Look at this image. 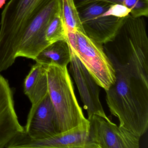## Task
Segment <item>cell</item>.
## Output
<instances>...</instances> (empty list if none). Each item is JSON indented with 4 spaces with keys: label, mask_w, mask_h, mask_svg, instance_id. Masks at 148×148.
<instances>
[{
    "label": "cell",
    "mask_w": 148,
    "mask_h": 148,
    "mask_svg": "<svg viewBox=\"0 0 148 148\" xmlns=\"http://www.w3.org/2000/svg\"><path fill=\"white\" fill-rule=\"evenodd\" d=\"M116 73L115 83L106 90V101L119 126L140 138L148 127V85L136 77L128 66L106 53Z\"/></svg>",
    "instance_id": "cell-1"
},
{
    "label": "cell",
    "mask_w": 148,
    "mask_h": 148,
    "mask_svg": "<svg viewBox=\"0 0 148 148\" xmlns=\"http://www.w3.org/2000/svg\"><path fill=\"white\" fill-rule=\"evenodd\" d=\"M52 0H10L1 13L0 28V73L17 58L21 41L27 27Z\"/></svg>",
    "instance_id": "cell-2"
},
{
    "label": "cell",
    "mask_w": 148,
    "mask_h": 148,
    "mask_svg": "<svg viewBox=\"0 0 148 148\" xmlns=\"http://www.w3.org/2000/svg\"><path fill=\"white\" fill-rule=\"evenodd\" d=\"M103 46L105 52L126 60L133 75L148 85V38L144 18L129 14L114 39Z\"/></svg>",
    "instance_id": "cell-3"
},
{
    "label": "cell",
    "mask_w": 148,
    "mask_h": 148,
    "mask_svg": "<svg viewBox=\"0 0 148 148\" xmlns=\"http://www.w3.org/2000/svg\"><path fill=\"white\" fill-rule=\"evenodd\" d=\"M48 93L55 109L59 132L73 129L88 120L84 116L74 91L67 66H47Z\"/></svg>",
    "instance_id": "cell-4"
},
{
    "label": "cell",
    "mask_w": 148,
    "mask_h": 148,
    "mask_svg": "<svg viewBox=\"0 0 148 148\" xmlns=\"http://www.w3.org/2000/svg\"><path fill=\"white\" fill-rule=\"evenodd\" d=\"M66 41L100 87L106 90L114 84L115 69L103 45L77 31L67 33Z\"/></svg>",
    "instance_id": "cell-5"
},
{
    "label": "cell",
    "mask_w": 148,
    "mask_h": 148,
    "mask_svg": "<svg viewBox=\"0 0 148 148\" xmlns=\"http://www.w3.org/2000/svg\"><path fill=\"white\" fill-rule=\"evenodd\" d=\"M111 4L96 1L77 8L85 34L102 45L114 39L126 18L108 15Z\"/></svg>",
    "instance_id": "cell-6"
},
{
    "label": "cell",
    "mask_w": 148,
    "mask_h": 148,
    "mask_svg": "<svg viewBox=\"0 0 148 148\" xmlns=\"http://www.w3.org/2000/svg\"><path fill=\"white\" fill-rule=\"evenodd\" d=\"M89 122L86 148H138L140 138L112 123L108 117L93 114Z\"/></svg>",
    "instance_id": "cell-7"
},
{
    "label": "cell",
    "mask_w": 148,
    "mask_h": 148,
    "mask_svg": "<svg viewBox=\"0 0 148 148\" xmlns=\"http://www.w3.org/2000/svg\"><path fill=\"white\" fill-rule=\"evenodd\" d=\"M61 10V0H52L39 13L23 35L17 58L23 57L34 60L38 53L50 45L46 40V31L50 21Z\"/></svg>",
    "instance_id": "cell-8"
},
{
    "label": "cell",
    "mask_w": 148,
    "mask_h": 148,
    "mask_svg": "<svg viewBox=\"0 0 148 148\" xmlns=\"http://www.w3.org/2000/svg\"><path fill=\"white\" fill-rule=\"evenodd\" d=\"M89 129L88 120L69 130L43 139H33L25 131L16 136L7 148H86Z\"/></svg>",
    "instance_id": "cell-9"
},
{
    "label": "cell",
    "mask_w": 148,
    "mask_h": 148,
    "mask_svg": "<svg viewBox=\"0 0 148 148\" xmlns=\"http://www.w3.org/2000/svg\"><path fill=\"white\" fill-rule=\"evenodd\" d=\"M69 71L75 80L88 117L93 114L107 117L99 99V87L78 58L70 50Z\"/></svg>",
    "instance_id": "cell-10"
},
{
    "label": "cell",
    "mask_w": 148,
    "mask_h": 148,
    "mask_svg": "<svg viewBox=\"0 0 148 148\" xmlns=\"http://www.w3.org/2000/svg\"><path fill=\"white\" fill-rule=\"evenodd\" d=\"M25 130L28 136L35 139L47 138L59 133L57 115L49 93L32 105Z\"/></svg>",
    "instance_id": "cell-11"
},
{
    "label": "cell",
    "mask_w": 148,
    "mask_h": 148,
    "mask_svg": "<svg viewBox=\"0 0 148 148\" xmlns=\"http://www.w3.org/2000/svg\"><path fill=\"white\" fill-rule=\"evenodd\" d=\"M25 131L15 111L13 91L8 80L0 74V148H6L16 136Z\"/></svg>",
    "instance_id": "cell-12"
},
{
    "label": "cell",
    "mask_w": 148,
    "mask_h": 148,
    "mask_svg": "<svg viewBox=\"0 0 148 148\" xmlns=\"http://www.w3.org/2000/svg\"><path fill=\"white\" fill-rule=\"evenodd\" d=\"M24 91L32 105L35 104L48 93L47 66L36 63L25 79Z\"/></svg>",
    "instance_id": "cell-13"
},
{
    "label": "cell",
    "mask_w": 148,
    "mask_h": 148,
    "mask_svg": "<svg viewBox=\"0 0 148 148\" xmlns=\"http://www.w3.org/2000/svg\"><path fill=\"white\" fill-rule=\"evenodd\" d=\"M34 60L45 66L51 64L67 66L71 61V52L67 41L59 40L50 44L38 53Z\"/></svg>",
    "instance_id": "cell-14"
},
{
    "label": "cell",
    "mask_w": 148,
    "mask_h": 148,
    "mask_svg": "<svg viewBox=\"0 0 148 148\" xmlns=\"http://www.w3.org/2000/svg\"><path fill=\"white\" fill-rule=\"evenodd\" d=\"M61 12L67 33L79 31L84 33L73 0H61Z\"/></svg>",
    "instance_id": "cell-15"
},
{
    "label": "cell",
    "mask_w": 148,
    "mask_h": 148,
    "mask_svg": "<svg viewBox=\"0 0 148 148\" xmlns=\"http://www.w3.org/2000/svg\"><path fill=\"white\" fill-rule=\"evenodd\" d=\"M67 34L61 10L49 23L46 31V40L49 44L59 40H66Z\"/></svg>",
    "instance_id": "cell-16"
},
{
    "label": "cell",
    "mask_w": 148,
    "mask_h": 148,
    "mask_svg": "<svg viewBox=\"0 0 148 148\" xmlns=\"http://www.w3.org/2000/svg\"><path fill=\"white\" fill-rule=\"evenodd\" d=\"M123 5L130 9L133 18L148 17V0H124Z\"/></svg>",
    "instance_id": "cell-17"
},
{
    "label": "cell",
    "mask_w": 148,
    "mask_h": 148,
    "mask_svg": "<svg viewBox=\"0 0 148 148\" xmlns=\"http://www.w3.org/2000/svg\"><path fill=\"white\" fill-rule=\"evenodd\" d=\"M130 9L123 5L112 4L107 11V14L118 18H125L130 14Z\"/></svg>",
    "instance_id": "cell-18"
}]
</instances>
